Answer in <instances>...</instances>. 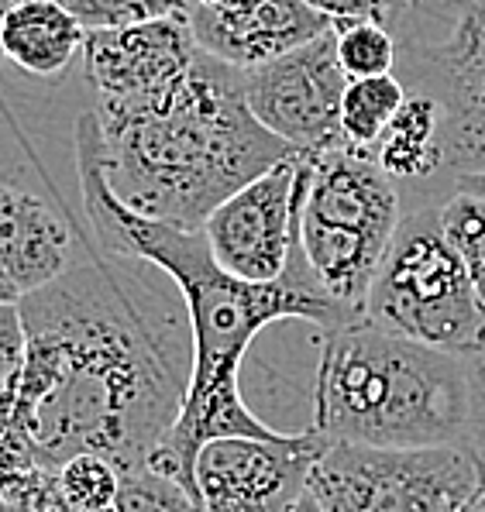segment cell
<instances>
[{
  "label": "cell",
  "mask_w": 485,
  "mask_h": 512,
  "mask_svg": "<svg viewBox=\"0 0 485 512\" xmlns=\"http://www.w3.org/2000/svg\"><path fill=\"white\" fill-rule=\"evenodd\" d=\"M28 334L7 392L35 464L93 454L117 475L145 468L183 406L193 337L176 282L142 258L83 241L73 265L18 299Z\"/></svg>",
  "instance_id": "cell-1"
},
{
  "label": "cell",
  "mask_w": 485,
  "mask_h": 512,
  "mask_svg": "<svg viewBox=\"0 0 485 512\" xmlns=\"http://www.w3.org/2000/svg\"><path fill=\"white\" fill-rule=\"evenodd\" d=\"M76 172H80L83 210L90 217L93 244L107 255L142 258L176 282L186 306L193 337V368L186 385L183 406L145 468L159 471L197 495L193 464L203 444L224 437H255L279 440L283 430L258 420V413L241 396V365L265 327L279 320H307L320 330L351 324L341 310H334L324 296L303 279L300 272L286 269L279 282L255 286L241 282L217 265L203 231L148 220L107 189L104 169L97 155V117L93 110L76 117Z\"/></svg>",
  "instance_id": "cell-2"
},
{
  "label": "cell",
  "mask_w": 485,
  "mask_h": 512,
  "mask_svg": "<svg viewBox=\"0 0 485 512\" xmlns=\"http://www.w3.org/2000/svg\"><path fill=\"white\" fill-rule=\"evenodd\" d=\"M93 117L117 203L183 231H200L228 196L296 155L252 117L238 69L203 49L183 80L138 100L93 104Z\"/></svg>",
  "instance_id": "cell-3"
},
{
  "label": "cell",
  "mask_w": 485,
  "mask_h": 512,
  "mask_svg": "<svg viewBox=\"0 0 485 512\" xmlns=\"http://www.w3.org/2000/svg\"><path fill=\"white\" fill-rule=\"evenodd\" d=\"M307 430L327 444L386 451L465 447V358L386 334L369 320L324 330Z\"/></svg>",
  "instance_id": "cell-4"
},
{
  "label": "cell",
  "mask_w": 485,
  "mask_h": 512,
  "mask_svg": "<svg viewBox=\"0 0 485 512\" xmlns=\"http://www.w3.org/2000/svg\"><path fill=\"white\" fill-rule=\"evenodd\" d=\"M403 193L369 155L331 148L300 155L296 269L334 310L362 320L365 296L403 220Z\"/></svg>",
  "instance_id": "cell-5"
},
{
  "label": "cell",
  "mask_w": 485,
  "mask_h": 512,
  "mask_svg": "<svg viewBox=\"0 0 485 512\" xmlns=\"http://www.w3.org/2000/svg\"><path fill=\"white\" fill-rule=\"evenodd\" d=\"M362 320L458 358L485 341V310L444 234L441 207L403 214L365 296Z\"/></svg>",
  "instance_id": "cell-6"
},
{
  "label": "cell",
  "mask_w": 485,
  "mask_h": 512,
  "mask_svg": "<svg viewBox=\"0 0 485 512\" xmlns=\"http://www.w3.org/2000/svg\"><path fill=\"white\" fill-rule=\"evenodd\" d=\"M406 90L441 107L448 176L485 169V0H420L396 25Z\"/></svg>",
  "instance_id": "cell-7"
},
{
  "label": "cell",
  "mask_w": 485,
  "mask_h": 512,
  "mask_svg": "<svg viewBox=\"0 0 485 512\" xmlns=\"http://www.w3.org/2000/svg\"><path fill=\"white\" fill-rule=\"evenodd\" d=\"M479 485V458L468 447L327 444L310 471L317 512H465Z\"/></svg>",
  "instance_id": "cell-8"
},
{
  "label": "cell",
  "mask_w": 485,
  "mask_h": 512,
  "mask_svg": "<svg viewBox=\"0 0 485 512\" xmlns=\"http://www.w3.org/2000/svg\"><path fill=\"white\" fill-rule=\"evenodd\" d=\"M348 90L338 62L334 28L296 52L241 73V93L252 117L296 155L341 148V100Z\"/></svg>",
  "instance_id": "cell-9"
},
{
  "label": "cell",
  "mask_w": 485,
  "mask_h": 512,
  "mask_svg": "<svg viewBox=\"0 0 485 512\" xmlns=\"http://www.w3.org/2000/svg\"><path fill=\"white\" fill-rule=\"evenodd\" d=\"M324 451L327 440L314 430L279 440H210L193 464L197 499L203 512H293Z\"/></svg>",
  "instance_id": "cell-10"
},
{
  "label": "cell",
  "mask_w": 485,
  "mask_h": 512,
  "mask_svg": "<svg viewBox=\"0 0 485 512\" xmlns=\"http://www.w3.org/2000/svg\"><path fill=\"white\" fill-rule=\"evenodd\" d=\"M296 200L300 155L272 165L228 196L200 227L217 265L255 286L283 279L296 248Z\"/></svg>",
  "instance_id": "cell-11"
},
{
  "label": "cell",
  "mask_w": 485,
  "mask_h": 512,
  "mask_svg": "<svg viewBox=\"0 0 485 512\" xmlns=\"http://www.w3.org/2000/svg\"><path fill=\"white\" fill-rule=\"evenodd\" d=\"M200 45L186 18L86 31L83 66L93 104H117L159 93L183 80L197 62Z\"/></svg>",
  "instance_id": "cell-12"
},
{
  "label": "cell",
  "mask_w": 485,
  "mask_h": 512,
  "mask_svg": "<svg viewBox=\"0 0 485 512\" xmlns=\"http://www.w3.org/2000/svg\"><path fill=\"white\" fill-rule=\"evenodd\" d=\"M190 31L203 52L245 73L314 42L324 31H331V21L320 18L303 0H262L238 11L197 0V7L190 11Z\"/></svg>",
  "instance_id": "cell-13"
},
{
  "label": "cell",
  "mask_w": 485,
  "mask_h": 512,
  "mask_svg": "<svg viewBox=\"0 0 485 512\" xmlns=\"http://www.w3.org/2000/svg\"><path fill=\"white\" fill-rule=\"evenodd\" d=\"M73 227L45 196L0 183V272L18 296L56 282L76 258Z\"/></svg>",
  "instance_id": "cell-14"
},
{
  "label": "cell",
  "mask_w": 485,
  "mask_h": 512,
  "mask_svg": "<svg viewBox=\"0 0 485 512\" xmlns=\"http://www.w3.org/2000/svg\"><path fill=\"white\" fill-rule=\"evenodd\" d=\"M369 159L400 186L403 210L441 207L455 193V179L444 165L441 107L434 97L406 90V100Z\"/></svg>",
  "instance_id": "cell-15"
},
{
  "label": "cell",
  "mask_w": 485,
  "mask_h": 512,
  "mask_svg": "<svg viewBox=\"0 0 485 512\" xmlns=\"http://www.w3.org/2000/svg\"><path fill=\"white\" fill-rule=\"evenodd\" d=\"M86 28L59 0H14L0 25V49L21 73L56 80L83 55Z\"/></svg>",
  "instance_id": "cell-16"
},
{
  "label": "cell",
  "mask_w": 485,
  "mask_h": 512,
  "mask_svg": "<svg viewBox=\"0 0 485 512\" xmlns=\"http://www.w3.org/2000/svg\"><path fill=\"white\" fill-rule=\"evenodd\" d=\"M406 100L400 76H375V80H348L341 100V141L344 148L369 155Z\"/></svg>",
  "instance_id": "cell-17"
},
{
  "label": "cell",
  "mask_w": 485,
  "mask_h": 512,
  "mask_svg": "<svg viewBox=\"0 0 485 512\" xmlns=\"http://www.w3.org/2000/svg\"><path fill=\"white\" fill-rule=\"evenodd\" d=\"M338 42V62L348 80H375L393 76L400 62V42L386 25L355 21V25H334Z\"/></svg>",
  "instance_id": "cell-18"
},
{
  "label": "cell",
  "mask_w": 485,
  "mask_h": 512,
  "mask_svg": "<svg viewBox=\"0 0 485 512\" xmlns=\"http://www.w3.org/2000/svg\"><path fill=\"white\" fill-rule=\"evenodd\" d=\"M441 224L485 310V200L468 193H451L441 203Z\"/></svg>",
  "instance_id": "cell-19"
},
{
  "label": "cell",
  "mask_w": 485,
  "mask_h": 512,
  "mask_svg": "<svg viewBox=\"0 0 485 512\" xmlns=\"http://www.w3.org/2000/svg\"><path fill=\"white\" fill-rule=\"evenodd\" d=\"M86 31L128 28L162 18H186L197 0H59Z\"/></svg>",
  "instance_id": "cell-20"
},
{
  "label": "cell",
  "mask_w": 485,
  "mask_h": 512,
  "mask_svg": "<svg viewBox=\"0 0 485 512\" xmlns=\"http://www.w3.org/2000/svg\"><path fill=\"white\" fill-rule=\"evenodd\" d=\"M117 471L114 464L93 454H80V458L66 461L59 468V488L66 499L69 512H100L117 506Z\"/></svg>",
  "instance_id": "cell-21"
},
{
  "label": "cell",
  "mask_w": 485,
  "mask_h": 512,
  "mask_svg": "<svg viewBox=\"0 0 485 512\" xmlns=\"http://www.w3.org/2000/svg\"><path fill=\"white\" fill-rule=\"evenodd\" d=\"M117 512H203L197 495L152 468L117 475Z\"/></svg>",
  "instance_id": "cell-22"
},
{
  "label": "cell",
  "mask_w": 485,
  "mask_h": 512,
  "mask_svg": "<svg viewBox=\"0 0 485 512\" xmlns=\"http://www.w3.org/2000/svg\"><path fill=\"white\" fill-rule=\"evenodd\" d=\"M0 512H69L56 471H25L0 482Z\"/></svg>",
  "instance_id": "cell-23"
},
{
  "label": "cell",
  "mask_w": 485,
  "mask_h": 512,
  "mask_svg": "<svg viewBox=\"0 0 485 512\" xmlns=\"http://www.w3.org/2000/svg\"><path fill=\"white\" fill-rule=\"evenodd\" d=\"M303 4L314 7L320 18L331 21V28L372 21V25H386L393 31L406 11V0H303Z\"/></svg>",
  "instance_id": "cell-24"
},
{
  "label": "cell",
  "mask_w": 485,
  "mask_h": 512,
  "mask_svg": "<svg viewBox=\"0 0 485 512\" xmlns=\"http://www.w3.org/2000/svg\"><path fill=\"white\" fill-rule=\"evenodd\" d=\"M28 354V334L18 303H0V396L18 385Z\"/></svg>",
  "instance_id": "cell-25"
},
{
  "label": "cell",
  "mask_w": 485,
  "mask_h": 512,
  "mask_svg": "<svg viewBox=\"0 0 485 512\" xmlns=\"http://www.w3.org/2000/svg\"><path fill=\"white\" fill-rule=\"evenodd\" d=\"M468 378V440L465 447L485 461V341L465 358Z\"/></svg>",
  "instance_id": "cell-26"
},
{
  "label": "cell",
  "mask_w": 485,
  "mask_h": 512,
  "mask_svg": "<svg viewBox=\"0 0 485 512\" xmlns=\"http://www.w3.org/2000/svg\"><path fill=\"white\" fill-rule=\"evenodd\" d=\"M455 193H468V196H479V200H485V169L455 176Z\"/></svg>",
  "instance_id": "cell-27"
},
{
  "label": "cell",
  "mask_w": 485,
  "mask_h": 512,
  "mask_svg": "<svg viewBox=\"0 0 485 512\" xmlns=\"http://www.w3.org/2000/svg\"><path fill=\"white\" fill-rule=\"evenodd\" d=\"M465 512H485V461H479V485H475V495Z\"/></svg>",
  "instance_id": "cell-28"
},
{
  "label": "cell",
  "mask_w": 485,
  "mask_h": 512,
  "mask_svg": "<svg viewBox=\"0 0 485 512\" xmlns=\"http://www.w3.org/2000/svg\"><path fill=\"white\" fill-rule=\"evenodd\" d=\"M200 4H210V7H228V11H238V7H255L262 0H200Z\"/></svg>",
  "instance_id": "cell-29"
},
{
  "label": "cell",
  "mask_w": 485,
  "mask_h": 512,
  "mask_svg": "<svg viewBox=\"0 0 485 512\" xmlns=\"http://www.w3.org/2000/svg\"><path fill=\"white\" fill-rule=\"evenodd\" d=\"M18 289L11 286V282H7V275L0 272V303H18Z\"/></svg>",
  "instance_id": "cell-30"
},
{
  "label": "cell",
  "mask_w": 485,
  "mask_h": 512,
  "mask_svg": "<svg viewBox=\"0 0 485 512\" xmlns=\"http://www.w3.org/2000/svg\"><path fill=\"white\" fill-rule=\"evenodd\" d=\"M14 0H0V25H4V14H7V7H11ZM0 62H4V49H0Z\"/></svg>",
  "instance_id": "cell-31"
},
{
  "label": "cell",
  "mask_w": 485,
  "mask_h": 512,
  "mask_svg": "<svg viewBox=\"0 0 485 512\" xmlns=\"http://www.w3.org/2000/svg\"><path fill=\"white\" fill-rule=\"evenodd\" d=\"M413 4H417V0H406V11H410V7H413ZM406 11H403V14H406Z\"/></svg>",
  "instance_id": "cell-32"
},
{
  "label": "cell",
  "mask_w": 485,
  "mask_h": 512,
  "mask_svg": "<svg viewBox=\"0 0 485 512\" xmlns=\"http://www.w3.org/2000/svg\"><path fill=\"white\" fill-rule=\"evenodd\" d=\"M100 512H117V506L114 509H100Z\"/></svg>",
  "instance_id": "cell-33"
}]
</instances>
